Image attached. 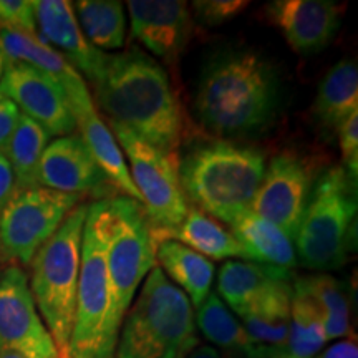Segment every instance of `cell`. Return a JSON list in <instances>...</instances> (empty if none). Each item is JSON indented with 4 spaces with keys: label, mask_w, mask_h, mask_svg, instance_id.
I'll list each match as a JSON object with an SVG mask.
<instances>
[{
    "label": "cell",
    "mask_w": 358,
    "mask_h": 358,
    "mask_svg": "<svg viewBox=\"0 0 358 358\" xmlns=\"http://www.w3.org/2000/svg\"><path fill=\"white\" fill-rule=\"evenodd\" d=\"M186 358H222L221 352L211 345H198Z\"/></svg>",
    "instance_id": "cell-37"
},
{
    "label": "cell",
    "mask_w": 358,
    "mask_h": 358,
    "mask_svg": "<svg viewBox=\"0 0 358 358\" xmlns=\"http://www.w3.org/2000/svg\"><path fill=\"white\" fill-rule=\"evenodd\" d=\"M266 15L294 52L319 53L329 47L342 25L343 7L332 0H277Z\"/></svg>",
    "instance_id": "cell-16"
},
{
    "label": "cell",
    "mask_w": 358,
    "mask_h": 358,
    "mask_svg": "<svg viewBox=\"0 0 358 358\" xmlns=\"http://www.w3.org/2000/svg\"><path fill=\"white\" fill-rule=\"evenodd\" d=\"M317 358H358L357 338L348 337L345 340H340L332 347L327 348L324 353H320Z\"/></svg>",
    "instance_id": "cell-36"
},
{
    "label": "cell",
    "mask_w": 358,
    "mask_h": 358,
    "mask_svg": "<svg viewBox=\"0 0 358 358\" xmlns=\"http://www.w3.org/2000/svg\"><path fill=\"white\" fill-rule=\"evenodd\" d=\"M266 166V156L257 148L217 140L192 148L179 159V181L196 209L231 224L250 209Z\"/></svg>",
    "instance_id": "cell-3"
},
{
    "label": "cell",
    "mask_w": 358,
    "mask_h": 358,
    "mask_svg": "<svg viewBox=\"0 0 358 358\" xmlns=\"http://www.w3.org/2000/svg\"><path fill=\"white\" fill-rule=\"evenodd\" d=\"M0 358H25V357L17 355V353H0Z\"/></svg>",
    "instance_id": "cell-39"
},
{
    "label": "cell",
    "mask_w": 358,
    "mask_h": 358,
    "mask_svg": "<svg viewBox=\"0 0 358 358\" xmlns=\"http://www.w3.org/2000/svg\"><path fill=\"white\" fill-rule=\"evenodd\" d=\"M229 358H231V357H229Z\"/></svg>",
    "instance_id": "cell-41"
},
{
    "label": "cell",
    "mask_w": 358,
    "mask_h": 358,
    "mask_svg": "<svg viewBox=\"0 0 358 358\" xmlns=\"http://www.w3.org/2000/svg\"><path fill=\"white\" fill-rule=\"evenodd\" d=\"M128 158L133 185L141 194L143 208L155 229H171L186 217L189 203L179 181L178 153L163 151L120 124L108 123Z\"/></svg>",
    "instance_id": "cell-10"
},
{
    "label": "cell",
    "mask_w": 358,
    "mask_h": 358,
    "mask_svg": "<svg viewBox=\"0 0 358 358\" xmlns=\"http://www.w3.org/2000/svg\"><path fill=\"white\" fill-rule=\"evenodd\" d=\"M0 353L58 358L52 335L35 306L29 275L20 266L0 271Z\"/></svg>",
    "instance_id": "cell-11"
},
{
    "label": "cell",
    "mask_w": 358,
    "mask_h": 358,
    "mask_svg": "<svg viewBox=\"0 0 358 358\" xmlns=\"http://www.w3.org/2000/svg\"><path fill=\"white\" fill-rule=\"evenodd\" d=\"M268 358H287V357H284V355H271ZM317 358V357H315Z\"/></svg>",
    "instance_id": "cell-40"
},
{
    "label": "cell",
    "mask_w": 358,
    "mask_h": 358,
    "mask_svg": "<svg viewBox=\"0 0 358 358\" xmlns=\"http://www.w3.org/2000/svg\"><path fill=\"white\" fill-rule=\"evenodd\" d=\"M198 345L189 299L155 266L122 322L115 358H186Z\"/></svg>",
    "instance_id": "cell-4"
},
{
    "label": "cell",
    "mask_w": 358,
    "mask_h": 358,
    "mask_svg": "<svg viewBox=\"0 0 358 358\" xmlns=\"http://www.w3.org/2000/svg\"><path fill=\"white\" fill-rule=\"evenodd\" d=\"M313 187L312 169L297 155H275L266 166L250 211L266 219L294 243Z\"/></svg>",
    "instance_id": "cell-12"
},
{
    "label": "cell",
    "mask_w": 358,
    "mask_h": 358,
    "mask_svg": "<svg viewBox=\"0 0 358 358\" xmlns=\"http://www.w3.org/2000/svg\"><path fill=\"white\" fill-rule=\"evenodd\" d=\"M10 62L12 60L6 55V52H3L2 48H0V82H2L3 75H6L7 66H8V64H10Z\"/></svg>",
    "instance_id": "cell-38"
},
{
    "label": "cell",
    "mask_w": 358,
    "mask_h": 358,
    "mask_svg": "<svg viewBox=\"0 0 358 358\" xmlns=\"http://www.w3.org/2000/svg\"><path fill=\"white\" fill-rule=\"evenodd\" d=\"M155 243L159 241H176V243L186 245L204 257L217 259H239V261L252 262V257L244 245L222 227L216 219L208 214L201 213L199 209L189 208L182 222L171 229H155Z\"/></svg>",
    "instance_id": "cell-20"
},
{
    "label": "cell",
    "mask_w": 358,
    "mask_h": 358,
    "mask_svg": "<svg viewBox=\"0 0 358 358\" xmlns=\"http://www.w3.org/2000/svg\"><path fill=\"white\" fill-rule=\"evenodd\" d=\"M289 279L282 277L272 282L261 297L239 315L245 332L256 345L268 352V357L287 343L292 302V284Z\"/></svg>",
    "instance_id": "cell-19"
},
{
    "label": "cell",
    "mask_w": 358,
    "mask_h": 358,
    "mask_svg": "<svg viewBox=\"0 0 358 358\" xmlns=\"http://www.w3.org/2000/svg\"><path fill=\"white\" fill-rule=\"evenodd\" d=\"M110 241L106 267L110 277V317L106 325L105 350L115 358L118 334L128 308L146 275L156 266L153 224L145 208L127 196L110 198Z\"/></svg>",
    "instance_id": "cell-6"
},
{
    "label": "cell",
    "mask_w": 358,
    "mask_h": 358,
    "mask_svg": "<svg viewBox=\"0 0 358 358\" xmlns=\"http://www.w3.org/2000/svg\"><path fill=\"white\" fill-rule=\"evenodd\" d=\"M131 37L153 55L174 65L191 37L192 20L181 0H129Z\"/></svg>",
    "instance_id": "cell-17"
},
{
    "label": "cell",
    "mask_w": 358,
    "mask_h": 358,
    "mask_svg": "<svg viewBox=\"0 0 358 358\" xmlns=\"http://www.w3.org/2000/svg\"><path fill=\"white\" fill-rule=\"evenodd\" d=\"M358 111V69L352 58L329 70L317 92L313 115L325 129L338 131L348 116Z\"/></svg>",
    "instance_id": "cell-24"
},
{
    "label": "cell",
    "mask_w": 358,
    "mask_h": 358,
    "mask_svg": "<svg viewBox=\"0 0 358 358\" xmlns=\"http://www.w3.org/2000/svg\"><path fill=\"white\" fill-rule=\"evenodd\" d=\"M327 340L324 319L320 308L306 289L295 279L290 302V329L285 347L271 355H284L287 358H315Z\"/></svg>",
    "instance_id": "cell-26"
},
{
    "label": "cell",
    "mask_w": 358,
    "mask_h": 358,
    "mask_svg": "<svg viewBox=\"0 0 358 358\" xmlns=\"http://www.w3.org/2000/svg\"><path fill=\"white\" fill-rule=\"evenodd\" d=\"M0 48L12 62H22L55 78L60 87L78 75L64 57L38 38V35L0 27Z\"/></svg>",
    "instance_id": "cell-29"
},
{
    "label": "cell",
    "mask_w": 358,
    "mask_h": 358,
    "mask_svg": "<svg viewBox=\"0 0 358 358\" xmlns=\"http://www.w3.org/2000/svg\"><path fill=\"white\" fill-rule=\"evenodd\" d=\"M15 191V176H13L10 163H8L6 155H0V209L8 203V199L12 198Z\"/></svg>",
    "instance_id": "cell-35"
},
{
    "label": "cell",
    "mask_w": 358,
    "mask_h": 358,
    "mask_svg": "<svg viewBox=\"0 0 358 358\" xmlns=\"http://www.w3.org/2000/svg\"><path fill=\"white\" fill-rule=\"evenodd\" d=\"M87 214L88 204L80 203L30 262V290L58 358H70Z\"/></svg>",
    "instance_id": "cell-5"
},
{
    "label": "cell",
    "mask_w": 358,
    "mask_h": 358,
    "mask_svg": "<svg viewBox=\"0 0 358 358\" xmlns=\"http://www.w3.org/2000/svg\"><path fill=\"white\" fill-rule=\"evenodd\" d=\"M0 93L10 98L22 115L38 123L50 136H66L77 129L64 88L34 66L10 62L0 82Z\"/></svg>",
    "instance_id": "cell-13"
},
{
    "label": "cell",
    "mask_w": 358,
    "mask_h": 358,
    "mask_svg": "<svg viewBox=\"0 0 358 358\" xmlns=\"http://www.w3.org/2000/svg\"><path fill=\"white\" fill-rule=\"evenodd\" d=\"M338 143L342 151V159L345 163V173L353 182L358 176V111L340 124Z\"/></svg>",
    "instance_id": "cell-33"
},
{
    "label": "cell",
    "mask_w": 358,
    "mask_h": 358,
    "mask_svg": "<svg viewBox=\"0 0 358 358\" xmlns=\"http://www.w3.org/2000/svg\"><path fill=\"white\" fill-rule=\"evenodd\" d=\"M20 110L10 98L0 93V155H6L13 129L20 120Z\"/></svg>",
    "instance_id": "cell-34"
},
{
    "label": "cell",
    "mask_w": 358,
    "mask_h": 358,
    "mask_svg": "<svg viewBox=\"0 0 358 358\" xmlns=\"http://www.w3.org/2000/svg\"><path fill=\"white\" fill-rule=\"evenodd\" d=\"M249 2L244 0H198L192 2L196 19L208 27H219L227 24L237 15H241Z\"/></svg>",
    "instance_id": "cell-31"
},
{
    "label": "cell",
    "mask_w": 358,
    "mask_h": 358,
    "mask_svg": "<svg viewBox=\"0 0 358 358\" xmlns=\"http://www.w3.org/2000/svg\"><path fill=\"white\" fill-rule=\"evenodd\" d=\"M110 226V198L88 204L70 358H108L105 335L110 317V277L106 267Z\"/></svg>",
    "instance_id": "cell-8"
},
{
    "label": "cell",
    "mask_w": 358,
    "mask_h": 358,
    "mask_svg": "<svg viewBox=\"0 0 358 358\" xmlns=\"http://www.w3.org/2000/svg\"><path fill=\"white\" fill-rule=\"evenodd\" d=\"M78 25L85 38L103 53L123 48L127 15L118 0H80L75 3Z\"/></svg>",
    "instance_id": "cell-27"
},
{
    "label": "cell",
    "mask_w": 358,
    "mask_h": 358,
    "mask_svg": "<svg viewBox=\"0 0 358 358\" xmlns=\"http://www.w3.org/2000/svg\"><path fill=\"white\" fill-rule=\"evenodd\" d=\"M38 186L65 194L93 192L105 198H108V187L113 189L78 133L48 143L38 166Z\"/></svg>",
    "instance_id": "cell-15"
},
{
    "label": "cell",
    "mask_w": 358,
    "mask_h": 358,
    "mask_svg": "<svg viewBox=\"0 0 358 358\" xmlns=\"http://www.w3.org/2000/svg\"><path fill=\"white\" fill-rule=\"evenodd\" d=\"M196 329L209 345L234 353V358H268V352L254 343L241 320L216 292H209L194 315Z\"/></svg>",
    "instance_id": "cell-23"
},
{
    "label": "cell",
    "mask_w": 358,
    "mask_h": 358,
    "mask_svg": "<svg viewBox=\"0 0 358 358\" xmlns=\"http://www.w3.org/2000/svg\"><path fill=\"white\" fill-rule=\"evenodd\" d=\"M280 82L274 65L254 50H224L206 64L196 92L201 124L217 136H248L274 122Z\"/></svg>",
    "instance_id": "cell-2"
},
{
    "label": "cell",
    "mask_w": 358,
    "mask_h": 358,
    "mask_svg": "<svg viewBox=\"0 0 358 358\" xmlns=\"http://www.w3.org/2000/svg\"><path fill=\"white\" fill-rule=\"evenodd\" d=\"M0 27L37 35L35 3L32 0H0Z\"/></svg>",
    "instance_id": "cell-32"
},
{
    "label": "cell",
    "mask_w": 358,
    "mask_h": 358,
    "mask_svg": "<svg viewBox=\"0 0 358 358\" xmlns=\"http://www.w3.org/2000/svg\"><path fill=\"white\" fill-rule=\"evenodd\" d=\"M34 3L38 38L93 82L105 64L106 53L96 50L85 38L73 6L66 0H37Z\"/></svg>",
    "instance_id": "cell-18"
},
{
    "label": "cell",
    "mask_w": 358,
    "mask_h": 358,
    "mask_svg": "<svg viewBox=\"0 0 358 358\" xmlns=\"http://www.w3.org/2000/svg\"><path fill=\"white\" fill-rule=\"evenodd\" d=\"M95 100L108 123L129 129L138 138L169 153H178L182 116L163 65L140 48L106 53L93 80Z\"/></svg>",
    "instance_id": "cell-1"
},
{
    "label": "cell",
    "mask_w": 358,
    "mask_h": 358,
    "mask_svg": "<svg viewBox=\"0 0 358 358\" xmlns=\"http://www.w3.org/2000/svg\"><path fill=\"white\" fill-rule=\"evenodd\" d=\"M80 203L82 196L42 186L17 189L0 209V261L30 266L38 249Z\"/></svg>",
    "instance_id": "cell-9"
},
{
    "label": "cell",
    "mask_w": 358,
    "mask_h": 358,
    "mask_svg": "<svg viewBox=\"0 0 358 358\" xmlns=\"http://www.w3.org/2000/svg\"><path fill=\"white\" fill-rule=\"evenodd\" d=\"M48 143L50 134L29 116L20 115L6 151V158L15 176L17 189L38 186V166Z\"/></svg>",
    "instance_id": "cell-28"
},
{
    "label": "cell",
    "mask_w": 358,
    "mask_h": 358,
    "mask_svg": "<svg viewBox=\"0 0 358 358\" xmlns=\"http://www.w3.org/2000/svg\"><path fill=\"white\" fill-rule=\"evenodd\" d=\"M156 261L164 275L179 287L196 308L206 301L214 282V264L176 241L156 243Z\"/></svg>",
    "instance_id": "cell-22"
},
{
    "label": "cell",
    "mask_w": 358,
    "mask_h": 358,
    "mask_svg": "<svg viewBox=\"0 0 358 358\" xmlns=\"http://www.w3.org/2000/svg\"><path fill=\"white\" fill-rule=\"evenodd\" d=\"M357 219V182L345 169L330 168L312 187L294 239L295 256L310 271H335L347 261Z\"/></svg>",
    "instance_id": "cell-7"
},
{
    "label": "cell",
    "mask_w": 358,
    "mask_h": 358,
    "mask_svg": "<svg viewBox=\"0 0 358 358\" xmlns=\"http://www.w3.org/2000/svg\"><path fill=\"white\" fill-rule=\"evenodd\" d=\"M297 282L320 308L327 340L350 337V302L343 285L325 272L299 277Z\"/></svg>",
    "instance_id": "cell-30"
},
{
    "label": "cell",
    "mask_w": 358,
    "mask_h": 358,
    "mask_svg": "<svg viewBox=\"0 0 358 358\" xmlns=\"http://www.w3.org/2000/svg\"><path fill=\"white\" fill-rule=\"evenodd\" d=\"M231 234L244 245L252 262L289 271L297 266L294 243L279 227L271 224L254 211L237 214L232 219Z\"/></svg>",
    "instance_id": "cell-21"
},
{
    "label": "cell",
    "mask_w": 358,
    "mask_h": 358,
    "mask_svg": "<svg viewBox=\"0 0 358 358\" xmlns=\"http://www.w3.org/2000/svg\"><path fill=\"white\" fill-rule=\"evenodd\" d=\"M282 277H290V272L257 262L229 261L219 271L216 294L239 317L272 282Z\"/></svg>",
    "instance_id": "cell-25"
},
{
    "label": "cell",
    "mask_w": 358,
    "mask_h": 358,
    "mask_svg": "<svg viewBox=\"0 0 358 358\" xmlns=\"http://www.w3.org/2000/svg\"><path fill=\"white\" fill-rule=\"evenodd\" d=\"M62 88H64L66 100H69L77 128L80 129L78 134L82 136L85 145L88 146L90 153L93 155L96 163L100 164L103 173L106 174L111 186L122 191L123 196L138 201L143 206L141 194L138 192L136 186L131 181V176H129L127 158H124L113 131L98 115L95 101L90 95L82 75H75Z\"/></svg>",
    "instance_id": "cell-14"
}]
</instances>
